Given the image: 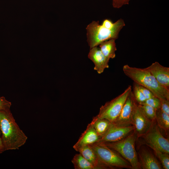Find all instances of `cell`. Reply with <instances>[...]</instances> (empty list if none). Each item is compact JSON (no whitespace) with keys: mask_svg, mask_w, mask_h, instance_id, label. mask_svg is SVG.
I'll return each mask as SVG.
<instances>
[{"mask_svg":"<svg viewBox=\"0 0 169 169\" xmlns=\"http://www.w3.org/2000/svg\"><path fill=\"white\" fill-rule=\"evenodd\" d=\"M0 129L5 151L18 149L28 137L16 122L10 109L0 111Z\"/></svg>","mask_w":169,"mask_h":169,"instance_id":"cell-1","label":"cell"},{"mask_svg":"<svg viewBox=\"0 0 169 169\" xmlns=\"http://www.w3.org/2000/svg\"><path fill=\"white\" fill-rule=\"evenodd\" d=\"M125 74L134 82L150 90L160 99L169 100V90L161 85L145 68H140L125 64L123 67Z\"/></svg>","mask_w":169,"mask_h":169,"instance_id":"cell-2","label":"cell"},{"mask_svg":"<svg viewBox=\"0 0 169 169\" xmlns=\"http://www.w3.org/2000/svg\"><path fill=\"white\" fill-rule=\"evenodd\" d=\"M124 20L120 18L110 27L99 21H92L87 26V42L90 49L97 46L102 42L110 39H118L119 33L125 26Z\"/></svg>","mask_w":169,"mask_h":169,"instance_id":"cell-3","label":"cell"},{"mask_svg":"<svg viewBox=\"0 0 169 169\" xmlns=\"http://www.w3.org/2000/svg\"><path fill=\"white\" fill-rule=\"evenodd\" d=\"M136 134L134 130L122 139L115 142L99 143L116 151L130 164L133 169H141L135 149Z\"/></svg>","mask_w":169,"mask_h":169,"instance_id":"cell-4","label":"cell"},{"mask_svg":"<svg viewBox=\"0 0 169 169\" xmlns=\"http://www.w3.org/2000/svg\"><path fill=\"white\" fill-rule=\"evenodd\" d=\"M90 145L100 162L107 168L119 167L132 169L130 163L114 150L99 143Z\"/></svg>","mask_w":169,"mask_h":169,"instance_id":"cell-5","label":"cell"},{"mask_svg":"<svg viewBox=\"0 0 169 169\" xmlns=\"http://www.w3.org/2000/svg\"><path fill=\"white\" fill-rule=\"evenodd\" d=\"M131 90V86L129 85L122 93L102 105L100 108L98 114L93 119H105L111 123L113 122L119 115Z\"/></svg>","mask_w":169,"mask_h":169,"instance_id":"cell-6","label":"cell"},{"mask_svg":"<svg viewBox=\"0 0 169 169\" xmlns=\"http://www.w3.org/2000/svg\"><path fill=\"white\" fill-rule=\"evenodd\" d=\"M141 137L149 147H153L161 152L169 154V139L163 136L157 125L153 124L150 130Z\"/></svg>","mask_w":169,"mask_h":169,"instance_id":"cell-7","label":"cell"},{"mask_svg":"<svg viewBox=\"0 0 169 169\" xmlns=\"http://www.w3.org/2000/svg\"><path fill=\"white\" fill-rule=\"evenodd\" d=\"M153 121L146 118L141 112L134 97L133 123L137 136L141 137L146 134L153 125Z\"/></svg>","mask_w":169,"mask_h":169,"instance_id":"cell-8","label":"cell"},{"mask_svg":"<svg viewBox=\"0 0 169 169\" xmlns=\"http://www.w3.org/2000/svg\"><path fill=\"white\" fill-rule=\"evenodd\" d=\"M134 96L132 91L127 97L121 111L116 119L111 123L118 127H126L133 125V115Z\"/></svg>","mask_w":169,"mask_h":169,"instance_id":"cell-9","label":"cell"},{"mask_svg":"<svg viewBox=\"0 0 169 169\" xmlns=\"http://www.w3.org/2000/svg\"><path fill=\"white\" fill-rule=\"evenodd\" d=\"M135 130L133 125L126 127H118L112 125L103 135L100 136L96 143L113 142L120 141L125 138Z\"/></svg>","mask_w":169,"mask_h":169,"instance_id":"cell-10","label":"cell"},{"mask_svg":"<svg viewBox=\"0 0 169 169\" xmlns=\"http://www.w3.org/2000/svg\"><path fill=\"white\" fill-rule=\"evenodd\" d=\"M155 78L159 83L166 88H169V68L162 66L157 62L145 68Z\"/></svg>","mask_w":169,"mask_h":169,"instance_id":"cell-11","label":"cell"},{"mask_svg":"<svg viewBox=\"0 0 169 169\" xmlns=\"http://www.w3.org/2000/svg\"><path fill=\"white\" fill-rule=\"evenodd\" d=\"M88 58L94 64V69L99 74L102 73L109 67L108 60L101 52L99 47H95L90 49Z\"/></svg>","mask_w":169,"mask_h":169,"instance_id":"cell-12","label":"cell"},{"mask_svg":"<svg viewBox=\"0 0 169 169\" xmlns=\"http://www.w3.org/2000/svg\"><path fill=\"white\" fill-rule=\"evenodd\" d=\"M139 160L141 169H161L162 168L157 159L148 150L142 149L139 152Z\"/></svg>","mask_w":169,"mask_h":169,"instance_id":"cell-13","label":"cell"},{"mask_svg":"<svg viewBox=\"0 0 169 169\" xmlns=\"http://www.w3.org/2000/svg\"><path fill=\"white\" fill-rule=\"evenodd\" d=\"M99 137L93 126L89 124L78 141L74 146L73 148L75 149L79 147L96 143L98 141Z\"/></svg>","mask_w":169,"mask_h":169,"instance_id":"cell-14","label":"cell"},{"mask_svg":"<svg viewBox=\"0 0 169 169\" xmlns=\"http://www.w3.org/2000/svg\"><path fill=\"white\" fill-rule=\"evenodd\" d=\"M75 150L89 161L97 167L99 169L107 168L100 162L95 152L90 145L79 147Z\"/></svg>","mask_w":169,"mask_h":169,"instance_id":"cell-15","label":"cell"},{"mask_svg":"<svg viewBox=\"0 0 169 169\" xmlns=\"http://www.w3.org/2000/svg\"><path fill=\"white\" fill-rule=\"evenodd\" d=\"M115 40L110 39L101 43L99 48L105 57L109 61L115 57V52L117 50Z\"/></svg>","mask_w":169,"mask_h":169,"instance_id":"cell-16","label":"cell"},{"mask_svg":"<svg viewBox=\"0 0 169 169\" xmlns=\"http://www.w3.org/2000/svg\"><path fill=\"white\" fill-rule=\"evenodd\" d=\"M72 162L76 169H99L97 167L89 161L79 153L74 156Z\"/></svg>","mask_w":169,"mask_h":169,"instance_id":"cell-17","label":"cell"},{"mask_svg":"<svg viewBox=\"0 0 169 169\" xmlns=\"http://www.w3.org/2000/svg\"><path fill=\"white\" fill-rule=\"evenodd\" d=\"M92 125L99 136L104 134L109 128L111 122L106 119H93L90 123Z\"/></svg>","mask_w":169,"mask_h":169,"instance_id":"cell-18","label":"cell"},{"mask_svg":"<svg viewBox=\"0 0 169 169\" xmlns=\"http://www.w3.org/2000/svg\"><path fill=\"white\" fill-rule=\"evenodd\" d=\"M155 120L158 127L165 131H168L169 115L164 112L160 108L156 111Z\"/></svg>","mask_w":169,"mask_h":169,"instance_id":"cell-19","label":"cell"},{"mask_svg":"<svg viewBox=\"0 0 169 169\" xmlns=\"http://www.w3.org/2000/svg\"><path fill=\"white\" fill-rule=\"evenodd\" d=\"M138 106L146 118L152 121L155 120L156 110L147 105L138 104Z\"/></svg>","mask_w":169,"mask_h":169,"instance_id":"cell-20","label":"cell"},{"mask_svg":"<svg viewBox=\"0 0 169 169\" xmlns=\"http://www.w3.org/2000/svg\"><path fill=\"white\" fill-rule=\"evenodd\" d=\"M154 151L156 156L160 161L162 165L165 169H169V154L163 152L152 147H150Z\"/></svg>","mask_w":169,"mask_h":169,"instance_id":"cell-21","label":"cell"},{"mask_svg":"<svg viewBox=\"0 0 169 169\" xmlns=\"http://www.w3.org/2000/svg\"><path fill=\"white\" fill-rule=\"evenodd\" d=\"M132 92L134 98L138 103L144 101L146 99L138 88L137 84L134 82Z\"/></svg>","mask_w":169,"mask_h":169,"instance_id":"cell-22","label":"cell"},{"mask_svg":"<svg viewBox=\"0 0 169 169\" xmlns=\"http://www.w3.org/2000/svg\"><path fill=\"white\" fill-rule=\"evenodd\" d=\"M138 104L148 105L156 110L161 107L160 100L156 96L147 99L143 102Z\"/></svg>","mask_w":169,"mask_h":169,"instance_id":"cell-23","label":"cell"},{"mask_svg":"<svg viewBox=\"0 0 169 169\" xmlns=\"http://www.w3.org/2000/svg\"><path fill=\"white\" fill-rule=\"evenodd\" d=\"M11 103L3 96L0 97V111L10 109Z\"/></svg>","mask_w":169,"mask_h":169,"instance_id":"cell-24","label":"cell"},{"mask_svg":"<svg viewBox=\"0 0 169 169\" xmlns=\"http://www.w3.org/2000/svg\"><path fill=\"white\" fill-rule=\"evenodd\" d=\"M161 102V109L169 115V100L166 99H160Z\"/></svg>","mask_w":169,"mask_h":169,"instance_id":"cell-25","label":"cell"},{"mask_svg":"<svg viewBox=\"0 0 169 169\" xmlns=\"http://www.w3.org/2000/svg\"><path fill=\"white\" fill-rule=\"evenodd\" d=\"M137 84L139 88L142 93L146 99L155 96L150 90L141 85L138 84Z\"/></svg>","mask_w":169,"mask_h":169,"instance_id":"cell-26","label":"cell"},{"mask_svg":"<svg viewBox=\"0 0 169 169\" xmlns=\"http://www.w3.org/2000/svg\"><path fill=\"white\" fill-rule=\"evenodd\" d=\"M113 7L119 8L124 5L128 4L131 0H112Z\"/></svg>","mask_w":169,"mask_h":169,"instance_id":"cell-27","label":"cell"},{"mask_svg":"<svg viewBox=\"0 0 169 169\" xmlns=\"http://www.w3.org/2000/svg\"><path fill=\"white\" fill-rule=\"evenodd\" d=\"M5 151L4 148L2 141L1 133L0 129V154L2 153Z\"/></svg>","mask_w":169,"mask_h":169,"instance_id":"cell-28","label":"cell"}]
</instances>
